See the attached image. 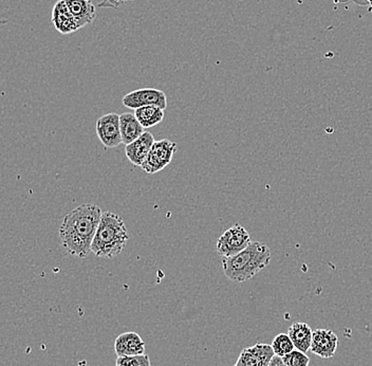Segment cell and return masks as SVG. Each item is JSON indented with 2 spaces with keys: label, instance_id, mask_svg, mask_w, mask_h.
<instances>
[{
  "label": "cell",
  "instance_id": "1",
  "mask_svg": "<svg viewBox=\"0 0 372 366\" xmlns=\"http://www.w3.org/2000/svg\"><path fill=\"white\" fill-rule=\"evenodd\" d=\"M102 216V209L94 203H84L65 216L59 233L61 246L69 254L87 258Z\"/></svg>",
  "mask_w": 372,
  "mask_h": 366
},
{
  "label": "cell",
  "instance_id": "2",
  "mask_svg": "<svg viewBox=\"0 0 372 366\" xmlns=\"http://www.w3.org/2000/svg\"><path fill=\"white\" fill-rule=\"evenodd\" d=\"M271 258L272 251L268 244L262 242H252L250 246L238 254L222 258V268L228 279L244 283L267 268Z\"/></svg>",
  "mask_w": 372,
  "mask_h": 366
},
{
  "label": "cell",
  "instance_id": "3",
  "mask_svg": "<svg viewBox=\"0 0 372 366\" xmlns=\"http://www.w3.org/2000/svg\"><path fill=\"white\" fill-rule=\"evenodd\" d=\"M129 238L122 217L112 212H104L92 242L91 252L98 258H116L123 252Z\"/></svg>",
  "mask_w": 372,
  "mask_h": 366
},
{
  "label": "cell",
  "instance_id": "4",
  "mask_svg": "<svg viewBox=\"0 0 372 366\" xmlns=\"http://www.w3.org/2000/svg\"><path fill=\"white\" fill-rule=\"evenodd\" d=\"M250 233L241 225H234L222 234L217 240V253L223 258H231L250 246Z\"/></svg>",
  "mask_w": 372,
  "mask_h": 366
},
{
  "label": "cell",
  "instance_id": "5",
  "mask_svg": "<svg viewBox=\"0 0 372 366\" xmlns=\"http://www.w3.org/2000/svg\"><path fill=\"white\" fill-rule=\"evenodd\" d=\"M177 151V144L168 139L156 141L148 154L142 170L149 175L156 174L164 170L172 162V157Z\"/></svg>",
  "mask_w": 372,
  "mask_h": 366
},
{
  "label": "cell",
  "instance_id": "6",
  "mask_svg": "<svg viewBox=\"0 0 372 366\" xmlns=\"http://www.w3.org/2000/svg\"><path fill=\"white\" fill-rule=\"evenodd\" d=\"M96 135L106 149H114L123 143L120 116L116 112L104 115L96 125Z\"/></svg>",
  "mask_w": 372,
  "mask_h": 366
},
{
  "label": "cell",
  "instance_id": "7",
  "mask_svg": "<svg viewBox=\"0 0 372 366\" xmlns=\"http://www.w3.org/2000/svg\"><path fill=\"white\" fill-rule=\"evenodd\" d=\"M123 105L133 110L140 107L151 106V105L165 109L168 107V98L162 90L156 88H143L127 94L123 98Z\"/></svg>",
  "mask_w": 372,
  "mask_h": 366
},
{
  "label": "cell",
  "instance_id": "8",
  "mask_svg": "<svg viewBox=\"0 0 372 366\" xmlns=\"http://www.w3.org/2000/svg\"><path fill=\"white\" fill-rule=\"evenodd\" d=\"M274 356L271 345L257 343L244 349L234 366H269Z\"/></svg>",
  "mask_w": 372,
  "mask_h": 366
},
{
  "label": "cell",
  "instance_id": "9",
  "mask_svg": "<svg viewBox=\"0 0 372 366\" xmlns=\"http://www.w3.org/2000/svg\"><path fill=\"white\" fill-rule=\"evenodd\" d=\"M338 345V336L332 330L318 328L313 332V339H312L310 351L322 359H330L336 355Z\"/></svg>",
  "mask_w": 372,
  "mask_h": 366
},
{
  "label": "cell",
  "instance_id": "10",
  "mask_svg": "<svg viewBox=\"0 0 372 366\" xmlns=\"http://www.w3.org/2000/svg\"><path fill=\"white\" fill-rule=\"evenodd\" d=\"M155 137L149 131H144L141 137L125 146V155L135 166H142L155 144Z\"/></svg>",
  "mask_w": 372,
  "mask_h": 366
},
{
  "label": "cell",
  "instance_id": "11",
  "mask_svg": "<svg viewBox=\"0 0 372 366\" xmlns=\"http://www.w3.org/2000/svg\"><path fill=\"white\" fill-rule=\"evenodd\" d=\"M51 20L54 24L55 29L61 34H70V33L79 31L77 22L74 20L73 15L70 12L65 0H59L55 3L52 10Z\"/></svg>",
  "mask_w": 372,
  "mask_h": 366
},
{
  "label": "cell",
  "instance_id": "12",
  "mask_svg": "<svg viewBox=\"0 0 372 366\" xmlns=\"http://www.w3.org/2000/svg\"><path fill=\"white\" fill-rule=\"evenodd\" d=\"M145 342L137 332H124L116 339L114 351L118 357L123 356L143 355L145 353Z\"/></svg>",
  "mask_w": 372,
  "mask_h": 366
},
{
  "label": "cell",
  "instance_id": "13",
  "mask_svg": "<svg viewBox=\"0 0 372 366\" xmlns=\"http://www.w3.org/2000/svg\"><path fill=\"white\" fill-rule=\"evenodd\" d=\"M79 29L94 22L96 16V6L91 0H65Z\"/></svg>",
  "mask_w": 372,
  "mask_h": 366
},
{
  "label": "cell",
  "instance_id": "14",
  "mask_svg": "<svg viewBox=\"0 0 372 366\" xmlns=\"http://www.w3.org/2000/svg\"><path fill=\"white\" fill-rule=\"evenodd\" d=\"M288 335L291 338L296 349L307 353L311 349L313 332L307 323H294L289 329Z\"/></svg>",
  "mask_w": 372,
  "mask_h": 366
},
{
  "label": "cell",
  "instance_id": "15",
  "mask_svg": "<svg viewBox=\"0 0 372 366\" xmlns=\"http://www.w3.org/2000/svg\"><path fill=\"white\" fill-rule=\"evenodd\" d=\"M121 133H122L123 144L128 145L141 137L144 133V127L137 120L135 114L124 112L120 116Z\"/></svg>",
  "mask_w": 372,
  "mask_h": 366
},
{
  "label": "cell",
  "instance_id": "16",
  "mask_svg": "<svg viewBox=\"0 0 372 366\" xmlns=\"http://www.w3.org/2000/svg\"><path fill=\"white\" fill-rule=\"evenodd\" d=\"M135 115L144 129H151L163 121L164 109L155 105L140 107L135 109Z\"/></svg>",
  "mask_w": 372,
  "mask_h": 366
},
{
  "label": "cell",
  "instance_id": "17",
  "mask_svg": "<svg viewBox=\"0 0 372 366\" xmlns=\"http://www.w3.org/2000/svg\"><path fill=\"white\" fill-rule=\"evenodd\" d=\"M271 346H272L273 351H274L275 356L281 358L285 357L288 353H292L294 349H295L291 338H290L288 334L277 335L274 340H273Z\"/></svg>",
  "mask_w": 372,
  "mask_h": 366
},
{
  "label": "cell",
  "instance_id": "18",
  "mask_svg": "<svg viewBox=\"0 0 372 366\" xmlns=\"http://www.w3.org/2000/svg\"><path fill=\"white\" fill-rule=\"evenodd\" d=\"M117 366H151V358L147 355L123 356L118 357Z\"/></svg>",
  "mask_w": 372,
  "mask_h": 366
},
{
  "label": "cell",
  "instance_id": "19",
  "mask_svg": "<svg viewBox=\"0 0 372 366\" xmlns=\"http://www.w3.org/2000/svg\"><path fill=\"white\" fill-rule=\"evenodd\" d=\"M281 359L287 366H309L310 363V358L299 349H294L292 353H288Z\"/></svg>",
  "mask_w": 372,
  "mask_h": 366
},
{
  "label": "cell",
  "instance_id": "20",
  "mask_svg": "<svg viewBox=\"0 0 372 366\" xmlns=\"http://www.w3.org/2000/svg\"><path fill=\"white\" fill-rule=\"evenodd\" d=\"M269 366H287L285 363H283V359H281V357H277V356H274L273 357L272 361H271L270 365Z\"/></svg>",
  "mask_w": 372,
  "mask_h": 366
}]
</instances>
